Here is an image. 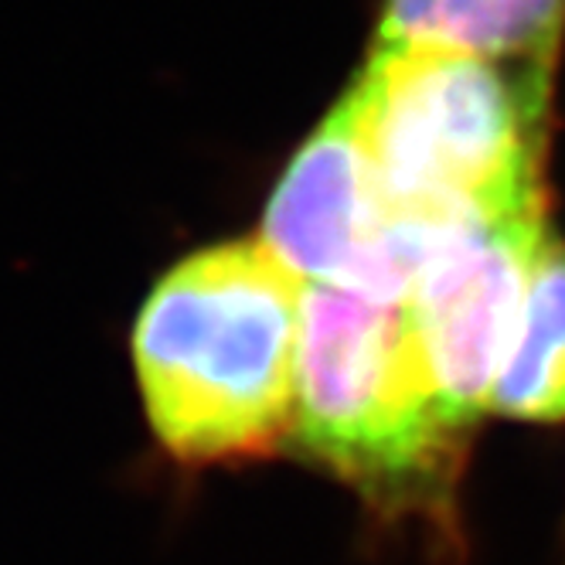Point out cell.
Instances as JSON below:
<instances>
[{
	"label": "cell",
	"instance_id": "5",
	"mask_svg": "<svg viewBox=\"0 0 565 565\" xmlns=\"http://www.w3.org/2000/svg\"><path fill=\"white\" fill-rule=\"evenodd\" d=\"M263 246L303 282L406 303L416 282L398 218L385 209L365 140L341 99L269 198Z\"/></svg>",
	"mask_w": 565,
	"mask_h": 565
},
{
	"label": "cell",
	"instance_id": "1",
	"mask_svg": "<svg viewBox=\"0 0 565 565\" xmlns=\"http://www.w3.org/2000/svg\"><path fill=\"white\" fill-rule=\"evenodd\" d=\"M303 279L259 242H225L160 276L134 331L160 443L184 463L253 460L294 433Z\"/></svg>",
	"mask_w": 565,
	"mask_h": 565
},
{
	"label": "cell",
	"instance_id": "6",
	"mask_svg": "<svg viewBox=\"0 0 565 565\" xmlns=\"http://www.w3.org/2000/svg\"><path fill=\"white\" fill-rule=\"evenodd\" d=\"M565 0H385L379 45L443 49L480 58H555Z\"/></svg>",
	"mask_w": 565,
	"mask_h": 565
},
{
	"label": "cell",
	"instance_id": "2",
	"mask_svg": "<svg viewBox=\"0 0 565 565\" xmlns=\"http://www.w3.org/2000/svg\"><path fill=\"white\" fill-rule=\"evenodd\" d=\"M555 58L379 45L344 96L385 209L467 225L542 205Z\"/></svg>",
	"mask_w": 565,
	"mask_h": 565
},
{
	"label": "cell",
	"instance_id": "3",
	"mask_svg": "<svg viewBox=\"0 0 565 565\" xmlns=\"http://www.w3.org/2000/svg\"><path fill=\"white\" fill-rule=\"evenodd\" d=\"M294 436L379 511L454 518L467 433L429 388L406 303L307 282Z\"/></svg>",
	"mask_w": 565,
	"mask_h": 565
},
{
	"label": "cell",
	"instance_id": "4",
	"mask_svg": "<svg viewBox=\"0 0 565 565\" xmlns=\"http://www.w3.org/2000/svg\"><path fill=\"white\" fill-rule=\"evenodd\" d=\"M545 232V205L477 218L429 259L406 300L429 388L463 433L491 406Z\"/></svg>",
	"mask_w": 565,
	"mask_h": 565
},
{
	"label": "cell",
	"instance_id": "7",
	"mask_svg": "<svg viewBox=\"0 0 565 565\" xmlns=\"http://www.w3.org/2000/svg\"><path fill=\"white\" fill-rule=\"evenodd\" d=\"M488 409L521 423H565V242L552 228L535 256Z\"/></svg>",
	"mask_w": 565,
	"mask_h": 565
}]
</instances>
